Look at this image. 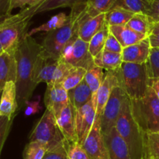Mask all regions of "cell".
<instances>
[{"instance_id": "38", "label": "cell", "mask_w": 159, "mask_h": 159, "mask_svg": "<svg viewBox=\"0 0 159 159\" xmlns=\"http://www.w3.org/2000/svg\"><path fill=\"white\" fill-rule=\"evenodd\" d=\"M68 159H91L79 143L69 144L67 152Z\"/></svg>"}, {"instance_id": "31", "label": "cell", "mask_w": 159, "mask_h": 159, "mask_svg": "<svg viewBox=\"0 0 159 159\" xmlns=\"http://www.w3.org/2000/svg\"><path fill=\"white\" fill-rule=\"evenodd\" d=\"M116 0H87L86 11L91 16L105 14L116 4Z\"/></svg>"}, {"instance_id": "23", "label": "cell", "mask_w": 159, "mask_h": 159, "mask_svg": "<svg viewBox=\"0 0 159 159\" xmlns=\"http://www.w3.org/2000/svg\"><path fill=\"white\" fill-rule=\"evenodd\" d=\"M93 61L95 65L107 71L117 70L123 63L120 53L110 52L104 49L93 57Z\"/></svg>"}, {"instance_id": "30", "label": "cell", "mask_w": 159, "mask_h": 159, "mask_svg": "<svg viewBox=\"0 0 159 159\" xmlns=\"http://www.w3.org/2000/svg\"><path fill=\"white\" fill-rule=\"evenodd\" d=\"M86 2L87 0H46L43 4L39 6L36 11V14L54 10L59 8H72L79 5L86 4Z\"/></svg>"}, {"instance_id": "1", "label": "cell", "mask_w": 159, "mask_h": 159, "mask_svg": "<svg viewBox=\"0 0 159 159\" xmlns=\"http://www.w3.org/2000/svg\"><path fill=\"white\" fill-rule=\"evenodd\" d=\"M41 44L26 35L20 43L15 52L17 76L16 81L18 110L29 102L37 85L34 82L35 65L39 54L43 51Z\"/></svg>"}, {"instance_id": "18", "label": "cell", "mask_w": 159, "mask_h": 159, "mask_svg": "<svg viewBox=\"0 0 159 159\" xmlns=\"http://www.w3.org/2000/svg\"><path fill=\"white\" fill-rule=\"evenodd\" d=\"M18 111L16 82H8L3 87L0 100V116L13 118Z\"/></svg>"}, {"instance_id": "4", "label": "cell", "mask_w": 159, "mask_h": 159, "mask_svg": "<svg viewBox=\"0 0 159 159\" xmlns=\"http://www.w3.org/2000/svg\"><path fill=\"white\" fill-rule=\"evenodd\" d=\"M34 16L26 7L0 20V43L3 51L15 54L20 43L27 35L30 22Z\"/></svg>"}, {"instance_id": "45", "label": "cell", "mask_w": 159, "mask_h": 159, "mask_svg": "<svg viewBox=\"0 0 159 159\" xmlns=\"http://www.w3.org/2000/svg\"><path fill=\"white\" fill-rule=\"evenodd\" d=\"M27 104H29V106L27 107V108H26V115H31L33 114V113H36V112H37V110H35V109H34V107H37V106L39 105L38 102H31V103H30V102H28Z\"/></svg>"}, {"instance_id": "12", "label": "cell", "mask_w": 159, "mask_h": 159, "mask_svg": "<svg viewBox=\"0 0 159 159\" xmlns=\"http://www.w3.org/2000/svg\"><path fill=\"white\" fill-rule=\"evenodd\" d=\"M43 102L47 110L57 117L65 107L69 103L68 91L62 83H50L47 85Z\"/></svg>"}, {"instance_id": "6", "label": "cell", "mask_w": 159, "mask_h": 159, "mask_svg": "<svg viewBox=\"0 0 159 159\" xmlns=\"http://www.w3.org/2000/svg\"><path fill=\"white\" fill-rule=\"evenodd\" d=\"M134 119L144 132H159V100L155 90L148 87L139 99H130Z\"/></svg>"}, {"instance_id": "11", "label": "cell", "mask_w": 159, "mask_h": 159, "mask_svg": "<svg viewBox=\"0 0 159 159\" xmlns=\"http://www.w3.org/2000/svg\"><path fill=\"white\" fill-rule=\"evenodd\" d=\"M97 97L96 93L89 102L81 108L76 110L75 127L78 137V143L82 145L93 127L96 116Z\"/></svg>"}, {"instance_id": "28", "label": "cell", "mask_w": 159, "mask_h": 159, "mask_svg": "<svg viewBox=\"0 0 159 159\" xmlns=\"http://www.w3.org/2000/svg\"><path fill=\"white\" fill-rule=\"evenodd\" d=\"M152 0H116L114 6L125 9L134 13L148 14Z\"/></svg>"}, {"instance_id": "27", "label": "cell", "mask_w": 159, "mask_h": 159, "mask_svg": "<svg viewBox=\"0 0 159 159\" xmlns=\"http://www.w3.org/2000/svg\"><path fill=\"white\" fill-rule=\"evenodd\" d=\"M68 20V16L65 12H60L57 15L51 17L48 21L43 23L37 27L30 30L27 33V36L32 37V35L39 32H50V31L54 30L58 28L61 27Z\"/></svg>"}, {"instance_id": "43", "label": "cell", "mask_w": 159, "mask_h": 159, "mask_svg": "<svg viewBox=\"0 0 159 159\" xmlns=\"http://www.w3.org/2000/svg\"><path fill=\"white\" fill-rule=\"evenodd\" d=\"M9 0H0V20L9 16Z\"/></svg>"}, {"instance_id": "40", "label": "cell", "mask_w": 159, "mask_h": 159, "mask_svg": "<svg viewBox=\"0 0 159 159\" xmlns=\"http://www.w3.org/2000/svg\"><path fill=\"white\" fill-rule=\"evenodd\" d=\"M123 47L118 41L117 39L111 34L109 33L108 37L106 41L105 47H104V50L107 51H110V52H114V53H122L123 51Z\"/></svg>"}, {"instance_id": "37", "label": "cell", "mask_w": 159, "mask_h": 159, "mask_svg": "<svg viewBox=\"0 0 159 159\" xmlns=\"http://www.w3.org/2000/svg\"><path fill=\"white\" fill-rule=\"evenodd\" d=\"M71 68L72 66L70 65L69 64L66 63L61 59H59L58 65H57V69L54 73L52 83H61L64 79L67 77Z\"/></svg>"}, {"instance_id": "33", "label": "cell", "mask_w": 159, "mask_h": 159, "mask_svg": "<svg viewBox=\"0 0 159 159\" xmlns=\"http://www.w3.org/2000/svg\"><path fill=\"white\" fill-rule=\"evenodd\" d=\"M85 74H86V70L85 68L72 67L67 77L61 82L64 88L67 91H68V90L77 86L80 82L84 80Z\"/></svg>"}, {"instance_id": "24", "label": "cell", "mask_w": 159, "mask_h": 159, "mask_svg": "<svg viewBox=\"0 0 159 159\" xmlns=\"http://www.w3.org/2000/svg\"><path fill=\"white\" fill-rule=\"evenodd\" d=\"M143 159H159V132L143 131Z\"/></svg>"}, {"instance_id": "25", "label": "cell", "mask_w": 159, "mask_h": 159, "mask_svg": "<svg viewBox=\"0 0 159 159\" xmlns=\"http://www.w3.org/2000/svg\"><path fill=\"white\" fill-rule=\"evenodd\" d=\"M134 13L125 9L113 6L105 13V22L107 26L127 25Z\"/></svg>"}, {"instance_id": "47", "label": "cell", "mask_w": 159, "mask_h": 159, "mask_svg": "<svg viewBox=\"0 0 159 159\" xmlns=\"http://www.w3.org/2000/svg\"><path fill=\"white\" fill-rule=\"evenodd\" d=\"M151 86L155 90V93L157 95V97H158L159 100V80L153 81V82H151Z\"/></svg>"}, {"instance_id": "15", "label": "cell", "mask_w": 159, "mask_h": 159, "mask_svg": "<svg viewBox=\"0 0 159 159\" xmlns=\"http://www.w3.org/2000/svg\"><path fill=\"white\" fill-rule=\"evenodd\" d=\"M76 110L71 102L64 108L60 114L56 117L57 124L65 140L69 144L78 143V137L75 127Z\"/></svg>"}, {"instance_id": "13", "label": "cell", "mask_w": 159, "mask_h": 159, "mask_svg": "<svg viewBox=\"0 0 159 159\" xmlns=\"http://www.w3.org/2000/svg\"><path fill=\"white\" fill-rule=\"evenodd\" d=\"M59 59L52 57L43 49L36 61L34 71V82L36 85L41 82H45L47 85L52 83Z\"/></svg>"}, {"instance_id": "5", "label": "cell", "mask_w": 159, "mask_h": 159, "mask_svg": "<svg viewBox=\"0 0 159 159\" xmlns=\"http://www.w3.org/2000/svg\"><path fill=\"white\" fill-rule=\"evenodd\" d=\"M116 128L128 148L131 159H143V131L131 113L130 99H126Z\"/></svg>"}, {"instance_id": "46", "label": "cell", "mask_w": 159, "mask_h": 159, "mask_svg": "<svg viewBox=\"0 0 159 159\" xmlns=\"http://www.w3.org/2000/svg\"><path fill=\"white\" fill-rule=\"evenodd\" d=\"M45 1H46V0H37V1L36 2L35 4L34 5V6H29V7H27V8L30 9V10L31 11V12H32V13L34 14V15H35L36 11H37V9H38L39 6H40L41 4H43V3Z\"/></svg>"}, {"instance_id": "32", "label": "cell", "mask_w": 159, "mask_h": 159, "mask_svg": "<svg viewBox=\"0 0 159 159\" xmlns=\"http://www.w3.org/2000/svg\"><path fill=\"white\" fill-rule=\"evenodd\" d=\"M109 28L106 26L104 29L96 34L89 43V51L93 57L100 53L105 47L106 41L109 35Z\"/></svg>"}, {"instance_id": "17", "label": "cell", "mask_w": 159, "mask_h": 159, "mask_svg": "<svg viewBox=\"0 0 159 159\" xmlns=\"http://www.w3.org/2000/svg\"><path fill=\"white\" fill-rule=\"evenodd\" d=\"M110 159H131L127 144L116 130V127L103 134Z\"/></svg>"}, {"instance_id": "39", "label": "cell", "mask_w": 159, "mask_h": 159, "mask_svg": "<svg viewBox=\"0 0 159 159\" xmlns=\"http://www.w3.org/2000/svg\"><path fill=\"white\" fill-rule=\"evenodd\" d=\"M69 143L67 142L52 150L47 151L43 159H68L67 152Z\"/></svg>"}, {"instance_id": "14", "label": "cell", "mask_w": 159, "mask_h": 159, "mask_svg": "<svg viewBox=\"0 0 159 159\" xmlns=\"http://www.w3.org/2000/svg\"><path fill=\"white\" fill-rule=\"evenodd\" d=\"M107 26L105 22V14L91 16L87 13L86 8L79 20V37L83 41L89 43L97 33Z\"/></svg>"}, {"instance_id": "22", "label": "cell", "mask_w": 159, "mask_h": 159, "mask_svg": "<svg viewBox=\"0 0 159 159\" xmlns=\"http://www.w3.org/2000/svg\"><path fill=\"white\" fill-rule=\"evenodd\" d=\"M68 99L75 110L81 108L92 99L93 93L85 80L68 91Z\"/></svg>"}, {"instance_id": "41", "label": "cell", "mask_w": 159, "mask_h": 159, "mask_svg": "<svg viewBox=\"0 0 159 159\" xmlns=\"http://www.w3.org/2000/svg\"><path fill=\"white\" fill-rule=\"evenodd\" d=\"M37 0H9V13H12L13 9L20 8L23 9L29 6H33Z\"/></svg>"}, {"instance_id": "20", "label": "cell", "mask_w": 159, "mask_h": 159, "mask_svg": "<svg viewBox=\"0 0 159 159\" xmlns=\"http://www.w3.org/2000/svg\"><path fill=\"white\" fill-rule=\"evenodd\" d=\"M17 76L15 54L4 51L0 54V90L10 81L16 82Z\"/></svg>"}, {"instance_id": "21", "label": "cell", "mask_w": 159, "mask_h": 159, "mask_svg": "<svg viewBox=\"0 0 159 159\" xmlns=\"http://www.w3.org/2000/svg\"><path fill=\"white\" fill-rule=\"evenodd\" d=\"M109 31L117 39L118 41L123 47L125 48L132 44L138 43L148 37L143 34H138L134 30L130 29L127 25L122 26H108Z\"/></svg>"}, {"instance_id": "26", "label": "cell", "mask_w": 159, "mask_h": 159, "mask_svg": "<svg viewBox=\"0 0 159 159\" xmlns=\"http://www.w3.org/2000/svg\"><path fill=\"white\" fill-rule=\"evenodd\" d=\"M127 26L138 34L148 37L152 34L155 23L152 21L147 14L134 13Z\"/></svg>"}, {"instance_id": "16", "label": "cell", "mask_w": 159, "mask_h": 159, "mask_svg": "<svg viewBox=\"0 0 159 159\" xmlns=\"http://www.w3.org/2000/svg\"><path fill=\"white\" fill-rule=\"evenodd\" d=\"M152 47L148 37L138 43L124 48L121 53L123 62L134 64L146 63L148 60Z\"/></svg>"}, {"instance_id": "8", "label": "cell", "mask_w": 159, "mask_h": 159, "mask_svg": "<svg viewBox=\"0 0 159 159\" xmlns=\"http://www.w3.org/2000/svg\"><path fill=\"white\" fill-rule=\"evenodd\" d=\"M60 59L72 67L85 68L86 71L95 65L93 57L89 51V43L79 37L66 45Z\"/></svg>"}, {"instance_id": "50", "label": "cell", "mask_w": 159, "mask_h": 159, "mask_svg": "<svg viewBox=\"0 0 159 159\" xmlns=\"http://www.w3.org/2000/svg\"><path fill=\"white\" fill-rule=\"evenodd\" d=\"M2 89L0 90V100H1V96H2Z\"/></svg>"}, {"instance_id": "42", "label": "cell", "mask_w": 159, "mask_h": 159, "mask_svg": "<svg viewBox=\"0 0 159 159\" xmlns=\"http://www.w3.org/2000/svg\"><path fill=\"white\" fill-rule=\"evenodd\" d=\"M154 23L159 22V0H152L150 9L147 14Z\"/></svg>"}, {"instance_id": "36", "label": "cell", "mask_w": 159, "mask_h": 159, "mask_svg": "<svg viewBox=\"0 0 159 159\" xmlns=\"http://www.w3.org/2000/svg\"><path fill=\"white\" fill-rule=\"evenodd\" d=\"M13 118L0 116V156L6 140L9 135Z\"/></svg>"}, {"instance_id": "9", "label": "cell", "mask_w": 159, "mask_h": 159, "mask_svg": "<svg viewBox=\"0 0 159 159\" xmlns=\"http://www.w3.org/2000/svg\"><path fill=\"white\" fill-rule=\"evenodd\" d=\"M127 97L128 96L120 85L113 89L100 116L102 134L107 133L116 126L123 105Z\"/></svg>"}, {"instance_id": "29", "label": "cell", "mask_w": 159, "mask_h": 159, "mask_svg": "<svg viewBox=\"0 0 159 159\" xmlns=\"http://www.w3.org/2000/svg\"><path fill=\"white\" fill-rule=\"evenodd\" d=\"M104 77L105 74L103 69L94 65L86 71L84 80L88 84L93 94H96L103 81Z\"/></svg>"}, {"instance_id": "3", "label": "cell", "mask_w": 159, "mask_h": 159, "mask_svg": "<svg viewBox=\"0 0 159 159\" xmlns=\"http://www.w3.org/2000/svg\"><path fill=\"white\" fill-rule=\"evenodd\" d=\"M119 85L130 99H139L144 97L151 85L147 62L134 64L123 62L115 70Z\"/></svg>"}, {"instance_id": "49", "label": "cell", "mask_w": 159, "mask_h": 159, "mask_svg": "<svg viewBox=\"0 0 159 159\" xmlns=\"http://www.w3.org/2000/svg\"><path fill=\"white\" fill-rule=\"evenodd\" d=\"M3 52H4V51H3V48H2V47L1 43H0V54H2Z\"/></svg>"}, {"instance_id": "48", "label": "cell", "mask_w": 159, "mask_h": 159, "mask_svg": "<svg viewBox=\"0 0 159 159\" xmlns=\"http://www.w3.org/2000/svg\"><path fill=\"white\" fill-rule=\"evenodd\" d=\"M159 34V22L158 23H155L152 32V34Z\"/></svg>"}, {"instance_id": "7", "label": "cell", "mask_w": 159, "mask_h": 159, "mask_svg": "<svg viewBox=\"0 0 159 159\" xmlns=\"http://www.w3.org/2000/svg\"><path fill=\"white\" fill-rule=\"evenodd\" d=\"M30 141H37L43 144L47 151L68 142L57 126L54 114L47 109L30 135Z\"/></svg>"}, {"instance_id": "34", "label": "cell", "mask_w": 159, "mask_h": 159, "mask_svg": "<svg viewBox=\"0 0 159 159\" xmlns=\"http://www.w3.org/2000/svg\"><path fill=\"white\" fill-rule=\"evenodd\" d=\"M47 149L37 141H30L23 151V159H43Z\"/></svg>"}, {"instance_id": "2", "label": "cell", "mask_w": 159, "mask_h": 159, "mask_svg": "<svg viewBox=\"0 0 159 159\" xmlns=\"http://www.w3.org/2000/svg\"><path fill=\"white\" fill-rule=\"evenodd\" d=\"M85 8L86 4L72 7L65 24L47 34L41 43L44 51L52 57L60 58L66 45L79 37V20Z\"/></svg>"}, {"instance_id": "35", "label": "cell", "mask_w": 159, "mask_h": 159, "mask_svg": "<svg viewBox=\"0 0 159 159\" xmlns=\"http://www.w3.org/2000/svg\"><path fill=\"white\" fill-rule=\"evenodd\" d=\"M147 66L151 82L159 80V48H152Z\"/></svg>"}, {"instance_id": "19", "label": "cell", "mask_w": 159, "mask_h": 159, "mask_svg": "<svg viewBox=\"0 0 159 159\" xmlns=\"http://www.w3.org/2000/svg\"><path fill=\"white\" fill-rule=\"evenodd\" d=\"M117 85H120L119 81L115 71H107L105 74L103 81L96 93V97H97L96 116L100 117L104 107L111 95L112 91Z\"/></svg>"}, {"instance_id": "44", "label": "cell", "mask_w": 159, "mask_h": 159, "mask_svg": "<svg viewBox=\"0 0 159 159\" xmlns=\"http://www.w3.org/2000/svg\"><path fill=\"white\" fill-rule=\"evenodd\" d=\"M148 38L152 48H159V34H151Z\"/></svg>"}, {"instance_id": "10", "label": "cell", "mask_w": 159, "mask_h": 159, "mask_svg": "<svg viewBox=\"0 0 159 159\" xmlns=\"http://www.w3.org/2000/svg\"><path fill=\"white\" fill-rule=\"evenodd\" d=\"M82 147L91 159H110L102 132L99 116H96L93 127Z\"/></svg>"}]
</instances>
